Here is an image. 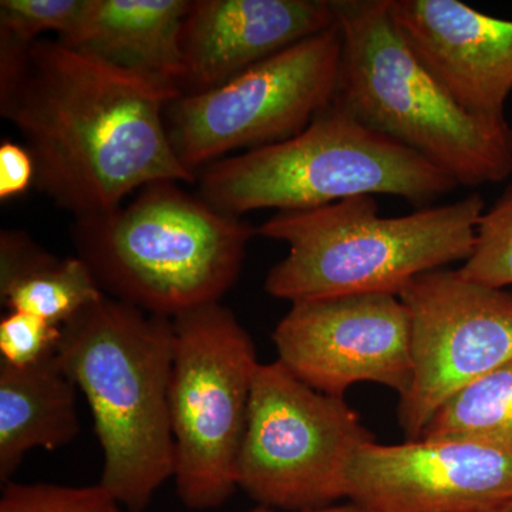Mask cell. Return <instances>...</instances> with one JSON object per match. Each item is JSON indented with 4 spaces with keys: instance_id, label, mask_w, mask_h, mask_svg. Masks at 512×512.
Wrapping results in <instances>:
<instances>
[{
    "instance_id": "obj_5",
    "label": "cell",
    "mask_w": 512,
    "mask_h": 512,
    "mask_svg": "<svg viewBox=\"0 0 512 512\" xmlns=\"http://www.w3.org/2000/svg\"><path fill=\"white\" fill-rule=\"evenodd\" d=\"M342 35L335 101L463 187L512 174V127L463 109L394 26L389 0H330Z\"/></svg>"
},
{
    "instance_id": "obj_14",
    "label": "cell",
    "mask_w": 512,
    "mask_h": 512,
    "mask_svg": "<svg viewBox=\"0 0 512 512\" xmlns=\"http://www.w3.org/2000/svg\"><path fill=\"white\" fill-rule=\"evenodd\" d=\"M336 25L330 0H195L181 35V94L207 92Z\"/></svg>"
},
{
    "instance_id": "obj_20",
    "label": "cell",
    "mask_w": 512,
    "mask_h": 512,
    "mask_svg": "<svg viewBox=\"0 0 512 512\" xmlns=\"http://www.w3.org/2000/svg\"><path fill=\"white\" fill-rule=\"evenodd\" d=\"M117 498L100 483L86 487L6 483L0 512H123Z\"/></svg>"
},
{
    "instance_id": "obj_10",
    "label": "cell",
    "mask_w": 512,
    "mask_h": 512,
    "mask_svg": "<svg viewBox=\"0 0 512 512\" xmlns=\"http://www.w3.org/2000/svg\"><path fill=\"white\" fill-rule=\"evenodd\" d=\"M412 325L413 380L400 397L407 440L424 429L450 397L512 360V293L437 269L400 292Z\"/></svg>"
},
{
    "instance_id": "obj_13",
    "label": "cell",
    "mask_w": 512,
    "mask_h": 512,
    "mask_svg": "<svg viewBox=\"0 0 512 512\" xmlns=\"http://www.w3.org/2000/svg\"><path fill=\"white\" fill-rule=\"evenodd\" d=\"M404 42L463 109L503 119L512 92V20L457 0H389Z\"/></svg>"
},
{
    "instance_id": "obj_21",
    "label": "cell",
    "mask_w": 512,
    "mask_h": 512,
    "mask_svg": "<svg viewBox=\"0 0 512 512\" xmlns=\"http://www.w3.org/2000/svg\"><path fill=\"white\" fill-rule=\"evenodd\" d=\"M87 6L89 0H2L0 35L25 45L46 33L63 39L79 25Z\"/></svg>"
},
{
    "instance_id": "obj_11",
    "label": "cell",
    "mask_w": 512,
    "mask_h": 512,
    "mask_svg": "<svg viewBox=\"0 0 512 512\" xmlns=\"http://www.w3.org/2000/svg\"><path fill=\"white\" fill-rule=\"evenodd\" d=\"M278 360L296 379L329 396L370 382L409 392L412 325L402 299L387 293L293 302L272 335Z\"/></svg>"
},
{
    "instance_id": "obj_9",
    "label": "cell",
    "mask_w": 512,
    "mask_h": 512,
    "mask_svg": "<svg viewBox=\"0 0 512 512\" xmlns=\"http://www.w3.org/2000/svg\"><path fill=\"white\" fill-rule=\"evenodd\" d=\"M340 62L342 35L335 25L215 89L180 94L165 111L175 154L198 174L234 151L296 136L335 100Z\"/></svg>"
},
{
    "instance_id": "obj_25",
    "label": "cell",
    "mask_w": 512,
    "mask_h": 512,
    "mask_svg": "<svg viewBox=\"0 0 512 512\" xmlns=\"http://www.w3.org/2000/svg\"><path fill=\"white\" fill-rule=\"evenodd\" d=\"M493 512H512V500L510 503L501 505L500 508H497V510H494Z\"/></svg>"
},
{
    "instance_id": "obj_12",
    "label": "cell",
    "mask_w": 512,
    "mask_h": 512,
    "mask_svg": "<svg viewBox=\"0 0 512 512\" xmlns=\"http://www.w3.org/2000/svg\"><path fill=\"white\" fill-rule=\"evenodd\" d=\"M348 498L370 512H493L512 500V454L454 440L360 448Z\"/></svg>"
},
{
    "instance_id": "obj_17",
    "label": "cell",
    "mask_w": 512,
    "mask_h": 512,
    "mask_svg": "<svg viewBox=\"0 0 512 512\" xmlns=\"http://www.w3.org/2000/svg\"><path fill=\"white\" fill-rule=\"evenodd\" d=\"M104 295L79 256L57 258L22 231L0 234V301L10 312L63 326Z\"/></svg>"
},
{
    "instance_id": "obj_19",
    "label": "cell",
    "mask_w": 512,
    "mask_h": 512,
    "mask_svg": "<svg viewBox=\"0 0 512 512\" xmlns=\"http://www.w3.org/2000/svg\"><path fill=\"white\" fill-rule=\"evenodd\" d=\"M457 271L467 281L490 288L512 285V184L481 215L473 252Z\"/></svg>"
},
{
    "instance_id": "obj_16",
    "label": "cell",
    "mask_w": 512,
    "mask_h": 512,
    "mask_svg": "<svg viewBox=\"0 0 512 512\" xmlns=\"http://www.w3.org/2000/svg\"><path fill=\"white\" fill-rule=\"evenodd\" d=\"M77 384L57 352L16 367L0 360V480L9 483L33 448L55 451L80 431Z\"/></svg>"
},
{
    "instance_id": "obj_7",
    "label": "cell",
    "mask_w": 512,
    "mask_h": 512,
    "mask_svg": "<svg viewBox=\"0 0 512 512\" xmlns=\"http://www.w3.org/2000/svg\"><path fill=\"white\" fill-rule=\"evenodd\" d=\"M170 387L174 480L190 510L220 507L238 488L258 362L248 330L221 302L173 318Z\"/></svg>"
},
{
    "instance_id": "obj_2",
    "label": "cell",
    "mask_w": 512,
    "mask_h": 512,
    "mask_svg": "<svg viewBox=\"0 0 512 512\" xmlns=\"http://www.w3.org/2000/svg\"><path fill=\"white\" fill-rule=\"evenodd\" d=\"M57 356L92 410L100 484L128 511L146 510L174 477L173 319L104 295L64 323Z\"/></svg>"
},
{
    "instance_id": "obj_8",
    "label": "cell",
    "mask_w": 512,
    "mask_h": 512,
    "mask_svg": "<svg viewBox=\"0 0 512 512\" xmlns=\"http://www.w3.org/2000/svg\"><path fill=\"white\" fill-rule=\"evenodd\" d=\"M373 441L343 397L312 389L279 360L259 365L238 487L262 507H330L348 497L350 466L360 448Z\"/></svg>"
},
{
    "instance_id": "obj_4",
    "label": "cell",
    "mask_w": 512,
    "mask_h": 512,
    "mask_svg": "<svg viewBox=\"0 0 512 512\" xmlns=\"http://www.w3.org/2000/svg\"><path fill=\"white\" fill-rule=\"evenodd\" d=\"M242 217L222 212L180 183L141 188L116 210L77 218V256L101 291L151 315L173 319L220 302L238 281L251 239Z\"/></svg>"
},
{
    "instance_id": "obj_15",
    "label": "cell",
    "mask_w": 512,
    "mask_h": 512,
    "mask_svg": "<svg viewBox=\"0 0 512 512\" xmlns=\"http://www.w3.org/2000/svg\"><path fill=\"white\" fill-rule=\"evenodd\" d=\"M191 0H89L64 46L171 89L183 80L181 35Z\"/></svg>"
},
{
    "instance_id": "obj_1",
    "label": "cell",
    "mask_w": 512,
    "mask_h": 512,
    "mask_svg": "<svg viewBox=\"0 0 512 512\" xmlns=\"http://www.w3.org/2000/svg\"><path fill=\"white\" fill-rule=\"evenodd\" d=\"M180 94L56 39L0 36V114L35 160L37 191L76 220L116 210L150 184L197 181L165 123Z\"/></svg>"
},
{
    "instance_id": "obj_3",
    "label": "cell",
    "mask_w": 512,
    "mask_h": 512,
    "mask_svg": "<svg viewBox=\"0 0 512 512\" xmlns=\"http://www.w3.org/2000/svg\"><path fill=\"white\" fill-rule=\"evenodd\" d=\"M485 211L480 194L403 217H380L372 195L309 210L279 211L258 228L288 254L272 266L265 291L299 302L332 296H399L417 276L467 261Z\"/></svg>"
},
{
    "instance_id": "obj_6",
    "label": "cell",
    "mask_w": 512,
    "mask_h": 512,
    "mask_svg": "<svg viewBox=\"0 0 512 512\" xmlns=\"http://www.w3.org/2000/svg\"><path fill=\"white\" fill-rule=\"evenodd\" d=\"M197 181L205 201L235 217L309 210L360 195H393L419 210L458 187L436 165L360 123L335 100L296 136L221 158L202 168Z\"/></svg>"
},
{
    "instance_id": "obj_24",
    "label": "cell",
    "mask_w": 512,
    "mask_h": 512,
    "mask_svg": "<svg viewBox=\"0 0 512 512\" xmlns=\"http://www.w3.org/2000/svg\"><path fill=\"white\" fill-rule=\"evenodd\" d=\"M251 512H276L271 510L268 507L256 508V510ZM288 512H370L367 511L366 508L360 507L355 503H350L346 505H330V507L319 508V510H308V511H288Z\"/></svg>"
},
{
    "instance_id": "obj_18",
    "label": "cell",
    "mask_w": 512,
    "mask_h": 512,
    "mask_svg": "<svg viewBox=\"0 0 512 512\" xmlns=\"http://www.w3.org/2000/svg\"><path fill=\"white\" fill-rule=\"evenodd\" d=\"M421 439L467 441L512 454V360L450 397Z\"/></svg>"
},
{
    "instance_id": "obj_23",
    "label": "cell",
    "mask_w": 512,
    "mask_h": 512,
    "mask_svg": "<svg viewBox=\"0 0 512 512\" xmlns=\"http://www.w3.org/2000/svg\"><path fill=\"white\" fill-rule=\"evenodd\" d=\"M36 165L25 146L5 140L0 144V200L18 197L35 185Z\"/></svg>"
},
{
    "instance_id": "obj_22",
    "label": "cell",
    "mask_w": 512,
    "mask_h": 512,
    "mask_svg": "<svg viewBox=\"0 0 512 512\" xmlns=\"http://www.w3.org/2000/svg\"><path fill=\"white\" fill-rule=\"evenodd\" d=\"M62 326L25 312H9L0 322L2 362L25 367L55 355Z\"/></svg>"
}]
</instances>
